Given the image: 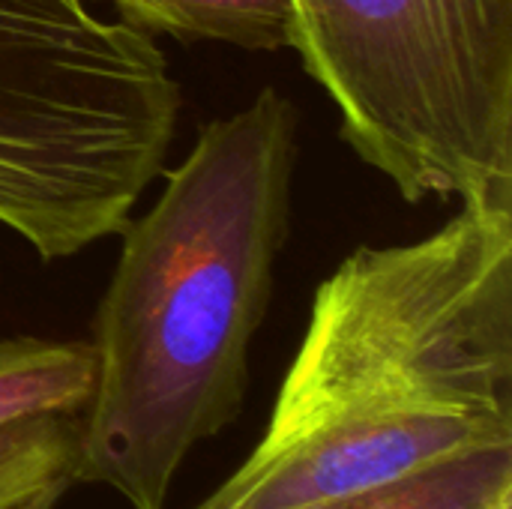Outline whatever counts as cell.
Here are the masks:
<instances>
[{"mask_svg": "<svg viewBox=\"0 0 512 509\" xmlns=\"http://www.w3.org/2000/svg\"><path fill=\"white\" fill-rule=\"evenodd\" d=\"M512 447V204L360 246L315 288L264 435L192 509H309Z\"/></svg>", "mask_w": 512, "mask_h": 509, "instance_id": "obj_1", "label": "cell"}, {"mask_svg": "<svg viewBox=\"0 0 512 509\" xmlns=\"http://www.w3.org/2000/svg\"><path fill=\"white\" fill-rule=\"evenodd\" d=\"M297 156V105L261 87L198 132L156 204L120 231L72 483L168 509L189 456L237 420L291 234Z\"/></svg>", "mask_w": 512, "mask_h": 509, "instance_id": "obj_2", "label": "cell"}, {"mask_svg": "<svg viewBox=\"0 0 512 509\" xmlns=\"http://www.w3.org/2000/svg\"><path fill=\"white\" fill-rule=\"evenodd\" d=\"M180 81L81 0H0V225L57 261L120 234L165 168Z\"/></svg>", "mask_w": 512, "mask_h": 509, "instance_id": "obj_3", "label": "cell"}, {"mask_svg": "<svg viewBox=\"0 0 512 509\" xmlns=\"http://www.w3.org/2000/svg\"><path fill=\"white\" fill-rule=\"evenodd\" d=\"M339 135L408 204H512V0H288Z\"/></svg>", "mask_w": 512, "mask_h": 509, "instance_id": "obj_4", "label": "cell"}, {"mask_svg": "<svg viewBox=\"0 0 512 509\" xmlns=\"http://www.w3.org/2000/svg\"><path fill=\"white\" fill-rule=\"evenodd\" d=\"M93 390V348L75 339H0V426L39 414H78Z\"/></svg>", "mask_w": 512, "mask_h": 509, "instance_id": "obj_5", "label": "cell"}, {"mask_svg": "<svg viewBox=\"0 0 512 509\" xmlns=\"http://www.w3.org/2000/svg\"><path fill=\"white\" fill-rule=\"evenodd\" d=\"M126 24L183 42H225L246 51L291 48L288 0H111Z\"/></svg>", "mask_w": 512, "mask_h": 509, "instance_id": "obj_6", "label": "cell"}, {"mask_svg": "<svg viewBox=\"0 0 512 509\" xmlns=\"http://www.w3.org/2000/svg\"><path fill=\"white\" fill-rule=\"evenodd\" d=\"M309 509H512V447L474 453Z\"/></svg>", "mask_w": 512, "mask_h": 509, "instance_id": "obj_7", "label": "cell"}, {"mask_svg": "<svg viewBox=\"0 0 512 509\" xmlns=\"http://www.w3.org/2000/svg\"><path fill=\"white\" fill-rule=\"evenodd\" d=\"M78 447L75 414H39L0 426V509L72 486Z\"/></svg>", "mask_w": 512, "mask_h": 509, "instance_id": "obj_8", "label": "cell"}, {"mask_svg": "<svg viewBox=\"0 0 512 509\" xmlns=\"http://www.w3.org/2000/svg\"><path fill=\"white\" fill-rule=\"evenodd\" d=\"M69 486H54V489H48V492H42V495H36V498H30V501H24L21 507L15 509H54L60 504V498H63V492H66Z\"/></svg>", "mask_w": 512, "mask_h": 509, "instance_id": "obj_9", "label": "cell"}]
</instances>
